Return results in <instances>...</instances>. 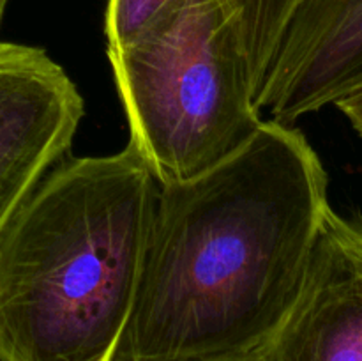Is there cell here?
I'll list each match as a JSON object with an SVG mask.
<instances>
[{
  "label": "cell",
  "instance_id": "obj_1",
  "mask_svg": "<svg viewBox=\"0 0 362 361\" xmlns=\"http://www.w3.org/2000/svg\"><path fill=\"white\" fill-rule=\"evenodd\" d=\"M327 184L306 134L271 119L214 168L159 184L115 361H260L303 289Z\"/></svg>",
  "mask_w": 362,
  "mask_h": 361
},
{
  "label": "cell",
  "instance_id": "obj_2",
  "mask_svg": "<svg viewBox=\"0 0 362 361\" xmlns=\"http://www.w3.org/2000/svg\"><path fill=\"white\" fill-rule=\"evenodd\" d=\"M158 193L131 144L46 173L0 237V361H115Z\"/></svg>",
  "mask_w": 362,
  "mask_h": 361
},
{
  "label": "cell",
  "instance_id": "obj_3",
  "mask_svg": "<svg viewBox=\"0 0 362 361\" xmlns=\"http://www.w3.org/2000/svg\"><path fill=\"white\" fill-rule=\"evenodd\" d=\"M106 53L129 144L159 184L214 168L264 122L228 0H184L140 39Z\"/></svg>",
  "mask_w": 362,
  "mask_h": 361
},
{
  "label": "cell",
  "instance_id": "obj_4",
  "mask_svg": "<svg viewBox=\"0 0 362 361\" xmlns=\"http://www.w3.org/2000/svg\"><path fill=\"white\" fill-rule=\"evenodd\" d=\"M85 103L37 46L0 41V237L71 149Z\"/></svg>",
  "mask_w": 362,
  "mask_h": 361
},
{
  "label": "cell",
  "instance_id": "obj_5",
  "mask_svg": "<svg viewBox=\"0 0 362 361\" xmlns=\"http://www.w3.org/2000/svg\"><path fill=\"white\" fill-rule=\"evenodd\" d=\"M362 91V0H303L257 94L269 119L293 124Z\"/></svg>",
  "mask_w": 362,
  "mask_h": 361
},
{
  "label": "cell",
  "instance_id": "obj_6",
  "mask_svg": "<svg viewBox=\"0 0 362 361\" xmlns=\"http://www.w3.org/2000/svg\"><path fill=\"white\" fill-rule=\"evenodd\" d=\"M260 361H362V219L329 209L299 297Z\"/></svg>",
  "mask_w": 362,
  "mask_h": 361
},
{
  "label": "cell",
  "instance_id": "obj_7",
  "mask_svg": "<svg viewBox=\"0 0 362 361\" xmlns=\"http://www.w3.org/2000/svg\"><path fill=\"white\" fill-rule=\"evenodd\" d=\"M300 2L303 0H228L250 57L257 94Z\"/></svg>",
  "mask_w": 362,
  "mask_h": 361
},
{
  "label": "cell",
  "instance_id": "obj_8",
  "mask_svg": "<svg viewBox=\"0 0 362 361\" xmlns=\"http://www.w3.org/2000/svg\"><path fill=\"white\" fill-rule=\"evenodd\" d=\"M182 2L184 0H106V52L129 46Z\"/></svg>",
  "mask_w": 362,
  "mask_h": 361
},
{
  "label": "cell",
  "instance_id": "obj_9",
  "mask_svg": "<svg viewBox=\"0 0 362 361\" xmlns=\"http://www.w3.org/2000/svg\"><path fill=\"white\" fill-rule=\"evenodd\" d=\"M336 106H338L339 112L350 120L354 130H356L357 133H359V137L362 138V91L341 99V101L336 103Z\"/></svg>",
  "mask_w": 362,
  "mask_h": 361
},
{
  "label": "cell",
  "instance_id": "obj_10",
  "mask_svg": "<svg viewBox=\"0 0 362 361\" xmlns=\"http://www.w3.org/2000/svg\"><path fill=\"white\" fill-rule=\"evenodd\" d=\"M9 0H0V27H2V20H4V13H6V7Z\"/></svg>",
  "mask_w": 362,
  "mask_h": 361
}]
</instances>
